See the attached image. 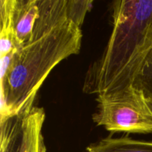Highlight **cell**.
I'll return each instance as SVG.
<instances>
[{
    "instance_id": "6da1fadb",
    "label": "cell",
    "mask_w": 152,
    "mask_h": 152,
    "mask_svg": "<svg viewBox=\"0 0 152 152\" xmlns=\"http://www.w3.org/2000/svg\"><path fill=\"white\" fill-rule=\"evenodd\" d=\"M39 7L31 37L0 77L1 121L28 114L52 70L81 48V27L68 17V0H39Z\"/></svg>"
},
{
    "instance_id": "7a4b0ae2",
    "label": "cell",
    "mask_w": 152,
    "mask_h": 152,
    "mask_svg": "<svg viewBox=\"0 0 152 152\" xmlns=\"http://www.w3.org/2000/svg\"><path fill=\"white\" fill-rule=\"evenodd\" d=\"M113 29L102 56L86 75L83 90L97 96L133 86L152 49V0H121L112 5Z\"/></svg>"
},
{
    "instance_id": "3957f363",
    "label": "cell",
    "mask_w": 152,
    "mask_h": 152,
    "mask_svg": "<svg viewBox=\"0 0 152 152\" xmlns=\"http://www.w3.org/2000/svg\"><path fill=\"white\" fill-rule=\"evenodd\" d=\"M93 120L113 133H152V105L134 86L120 93L97 96Z\"/></svg>"
},
{
    "instance_id": "277c9868",
    "label": "cell",
    "mask_w": 152,
    "mask_h": 152,
    "mask_svg": "<svg viewBox=\"0 0 152 152\" xmlns=\"http://www.w3.org/2000/svg\"><path fill=\"white\" fill-rule=\"evenodd\" d=\"M39 13V0H14L13 20L17 50L31 37Z\"/></svg>"
},
{
    "instance_id": "5b68a950",
    "label": "cell",
    "mask_w": 152,
    "mask_h": 152,
    "mask_svg": "<svg viewBox=\"0 0 152 152\" xmlns=\"http://www.w3.org/2000/svg\"><path fill=\"white\" fill-rule=\"evenodd\" d=\"M45 119L44 109L37 107H34L22 118L20 152H46L42 135Z\"/></svg>"
},
{
    "instance_id": "8992f818",
    "label": "cell",
    "mask_w": 152,
    "mask_h": 152,
    "mask_svg": "<svg viewBox=\"0 0 152 152\" xmlns=\"http://www.w3.org/2000/svg\"><path fill=\"white\" fill-rule=\"evenodd\" d=\"M85 152H152V142L129 137H107L91 144Z\"/></svg>"
},
{
    "instance_id": "52a82bcc",
    "label": "cell",
    "mask_w": 152,
    "mask_h": 152,
    "mask_svg": "<svg viewBox=\"0 0 152 152\" xmlns=\"http://www.w3.org/2000/svg\"><path fill=\"white\" fill-rule=\"evenodd\" d=\"M14 0H0L1 33L0 56L8 54L16 48L13 12Z\"/></svg>"
},
{
    "instance_id": "ba28073f",
    "label": "cell",
    "mask_w": 152,
    "mask_h": 152,
    "mask_svg": "<svg viewBox=\"0 0 152 152\" xmlns=\"http://www.w3.org/2000/svg\"><path fill=\"white\" fill-rule=\"evenodd\" d=\"M22 118L12 117L1 121L0 152H20Z\"/></svg>"
},
{
    "instance_id": "9c48e42d",
    "label": "cell",
    "mask_w": 152,
    "mask_h": 152,
    "mask_svg": "<svg viewBox=\"0 0 152 152\" xmlns=\"http://www.w3.org/2000/svg\"><path fill=\"white\" fill-rule=\"evenodd\" d=\"M133 86L143 94L152 105V49L147 56Z\"/></svg>"
},
{
    "instance_id": "30bf717a",
    "label": "cell",
    "mask_w": 152,
    "mask_h": 152,
    "mask_svg": "<svg viewBox=\"0 0 152 152\" xmlns=\"http://www.w3.org/2000/svg\"><path fill=\"white\" fill-rule=\"evenodd\" d=\"M93 5V1H77L68 0V17L80 27H82L85 17L90 11Z\"/></svg>"
}]
</instances>
